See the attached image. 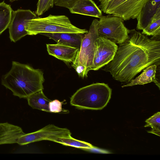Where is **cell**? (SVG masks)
<instances>
[{"instance_id":"1","label":"cell","mask_w":160,"mask_h":160,"mask_svg":"<svg viewBox=\"0 0 160 160\" xmlns=\"http://www.w3.org/2000/svg\"><path fill=\"white\" fill-rule=\"evenodd\" d=\"M112 61L102 70L115 80L128 83L139 72L151 65L160 63V41L152 40L135 29L119 44Z\"/></svg>"},{"instance_id":"2","label":"cell","mask_w":160,"mask_h":160,"mask_svg":"<svg viewBox=\"0 0 160 160\" xmlns=\"http://www.w3.org/2000/svg\"><path fill=\"white\" fill-rule=\"evenodd\" d=\"M43 73L29 65L12 61L10 70L3 76L2 84L10 90L13 95L27 98L31 95L44 89Z\"/></svg>"},{"instance_id":"3","label":"cell","mask_w":160,"mask_h":160,"mask_svg":"<svg viewBox=\"0 0 160 160\" xmlns=\"http://www.w3.org/2000/svg\"><path fill=\"white\" fill-rule=\"evenodd\" d=\"M112 89L104 83H96L82 87L70 98V103L79 109L101 110L109 102Z\"/></svg>"},{"instance_id":"4","label":"cell","mask_w":160,"mask_h":160,"mask_svg":"<svg viewBox=\"0 0 160 160\" xmlns=\"http://www.w3.org/2000/svg\"><path fill=\"white\" fill-rule=\"evenodd\" d=\"M25 29L28 35H32L43 33H73L85 34L88 31L72 24L68 18L64 15H50L44 18H36L28 20Z\"/></svg>"},{"instance_id":"5","label":"cell","mask_w":160,"mask_h":160,"mask_svg":"<svg viewBox=\"0 0 160 160\" xmlns=\"http://www.w3.org/2000/svg\"><path fill=\"white\" fill-rule=\"evenodd\" d=\"M103 12L119 17L124 21L137 18L148 0H98Z\"/></svg>"},{"instance_id":"6","label":"cell","mask_w":160,"mask_h":160,"mask_svg":"<svg viewBox=\"0 0 160 160\" xmlns=\"http://www.w3.org/2000/svg\"><path fill=\"white\" fill-rule=\"evenodd\" d=\"M123 21L121 18L113 15H102L98 20L99 36L116 44L122 43L128 38L129 30L124 25Z\"/></svg>"},{"instance_id":"7","label":"cell","mask_w":160,"mask_h":160,"mask_svg":"<svg viewBox=\"0 0 160 160\" xmlns=\"http://www.w3.org/2000/svg\"><path fill=\"white\" fill-rule=\"evenodd\" d=\"M98 20L94 19L87 33L84 34L77 57L79 62L90 70L96 50V41L99 37L98 31Z\"/></svg>"},{"instance_id":"8","label":"cell","mask_w":160,"mask_h":160,"mask_svg":"<svg viewBox=\"0 0 160 160\" xmlns=\"http://www.w3.org/2000/svg\"><path fill=\"white\" fill-rule=\"evenodd\" d=\"M96 50L90 70H98L112 61L118 48L116 44L99 36L96 40Z\"/></svg>"},{"instance_id":"9","label":"cell","mask_w":160,"mask_h":160,"mask_svg":"<svg viewBox=\"0 0 160 160\" xmlns=\"http://www.w3.org/2000/svg\"><path fill=\"white\" fill-rule=\"evenodd\" d=\"M37 17L36 14L29 9L13 10L8 28L11 41L16 42L28 35L25 29L26 23L28 20Z\"/></svg>"},{"instance_id":"10","label":"cell","mask_w":160,"mask_h":160,"mask_svg":"<svg viewBox=\"0 0 160 160\" xmlns=\"http://www.w3.org/2000/svg\"><path fill=\"white\" fill-rule=\"evenodd\" d=\"M48 54L66 64L72 62L75 59L79 48L62 43L46 44Z\"/></svg>"},{"instance_id":"11","label":"cell","mask_w":160,"mask_h":160,"mask_svg":"<svg viewBox=\"0 0 160 160\" xmlns=\"http://www.w3.org/2000/svg\"><path fill=\"white\" fill-rule=\"evenodd\" d=\"M160 10V0H148L137 18V29L142 30L151 22L155 13Z\"/></svg>"},{"instance_id":"12","label":"cell","mask_w":160,"mask_h":160,"mask_svg":"<svg viewBox=\"0 0 160 160\" xmlns=\"http://www.w3.org/2000/svg\"><path fill=\"white\" fill-rule=\"evenodd\" d=\"M69 10L72 13L99 18L102 15V11L92 0H80Z\"/></svg>"},{"instance_id":"13","label":"cell","mask_w":160,"mask_h":160,"mask_svg":"<svg viewBox=\"0 0 160 160\" xmlns=\"http://www.w3.org/2000/svg\"><path fill=\"white\" fill-rule=\"evenodd\" d=\"M40 34L53 39L57 43L69 45L79 49L85 34L73 33H43Z\"/></svg>"},{"instance_id":"14","label":"cell","mask_w":160,"mask_h":160,"mask_svg":"<svg viewBox=\"0 0 160 160\" xmlns=\"http://www.w3.org/2000/svg\"><path fill=\"white\" fill-rule=\"evenodd\" d=\"M157 66L153 64L146 68L142 73L135 79L131 80L130 82L122 87L132 86L137 85H144L153 82L155 83L160 89V83L156 78V72Z\"/></svg>"},{"instance_id":"15","label":"cell","mask_w":160,"mask_h":160,"mask_svg":"<svg viewBox=\"0 0 160 160\" xmlns=\"http://www.w3.org/2000/svg\"><path fill=\"white\" fill-rule=\"evenodd\" d=\"M28 105L33 109L50 112L48 105L51 100L40 90L29 96L27 98Z\"/></svg>"},{"instance_id":"16","label":"cell","mask_w":160,"mask_h":160,"mask_svg":"<svg viewBox=\"0 0 160 160\" xmlns=\"http://www.w3.org/2000/svg\"><path fill=\"white\" fill-rule=\"evenodd\" d=\"M52 141L61 143L66 146H71L84 150H90L95 148L88 142L75 139L71 136L58 137Z\"/></svg>"},{"instance_id":"17","label":"cell","mask_w":160,"mask_h":160,"mask_svg":"<svg viewBox=\"0 0 160 160\" xmlns=\"http://www.w3.org/2000/svg\"><path fill=\"white\" fill-rule=\"evenodd\" d=\"M13 11L11 6L4 1L0 3V35L8 28Z\"/></svg>"},{"instance_id":"18","label":"cell","mask_w":160,"mask_h":160,"mask_svg":"<svg viewBox=\"0 0 160 160\" xmlns=\"http://www.w3.org/2000/svg\"><path fill=\"white\" fill-rule=\"evenodd\" d=\"M141 33L147 36H152L153 38L160 37V11L155 13L151 22L142 30Z\"/></svg>"},{"instance_id":"19","label":"cell","mask_w":160,"mask_h":160,"mask_svg":"<svg viewBox=\"0 0 160 160\" xmlns=\"http://www.w3.org/2000/svg\"><path fill=\"white\" fill-rule=\"evenodd\" d=\"M145 122L146 124L144 127H150L152 128L151 131H148L149 133L154 134L160 136V112H157L148 119Z\"/></svg>"},{"instance_id":"20","label":"cell","mask_w":160,"mask_h":160,"mask_svg":"<svg viewBox=\"0 0 160 160\" xmlns=\"http://www.w3.org/2000/svg\"><path fill=\"white\" fill-rule=\"evenodd\" d=\"M54 2V0H38L37 4L36 15L41 16L50 8H53Z\"/></svg>"},{"instance_id":"21","label":"cell","mask_w":160,"mask_h":160,"mask_svg":"<svg viewBox=\"0 0 160 160\" xmlns=\"http://www.w3.org/2000/svg\"><path fill=\"white\" fill-rule=\"evenodd\" d=\"M72 63V66L75 70L79 77L83 78L87 77L88 72L85 66L79 62L77 56Z\"/></svg>"},{"instance_id":"22","label":"cell","mask_w":160,"mask_h":160,"mask_svg":"<svg viewBox=\"0 0 160 160\" xmlns=\"http://www.w3.org/2000/svg\"><path fill=\"white\" fill-rule=\"evenodd\" d=\"M62 103L58 100L55 99L50 102L48 108L50 112L53 113H59L62 111H65L63 110L62 107Z\"/></svg>"},{"instance_id":"23","label":"cell","mask_w":160,"mask_h":160,"mask_svg":"<svg viewBox=\"0 0 160 160\" xmlns=\"http://www.w3.org/2000/svg\"><path fill=\"white\" fill-rule=\"evenodd\" d=\"M80 0H54L56 6L65 8L69 9L71 8Z\"/></svg>"},{"instance_id":"24","label":"cell","mask_w":160,"mask_h":160,"mask_svg":"<svg viewBox=\"0 0 160 160\" xmlns=\"http://www.w3.org/2000/svg\"><path fill=\"white\" fill-rule=\"evenodd\" d=\"M17 0H10V1L11 2H13L15 1H17Z\"/></svg>"}]
</instances>
